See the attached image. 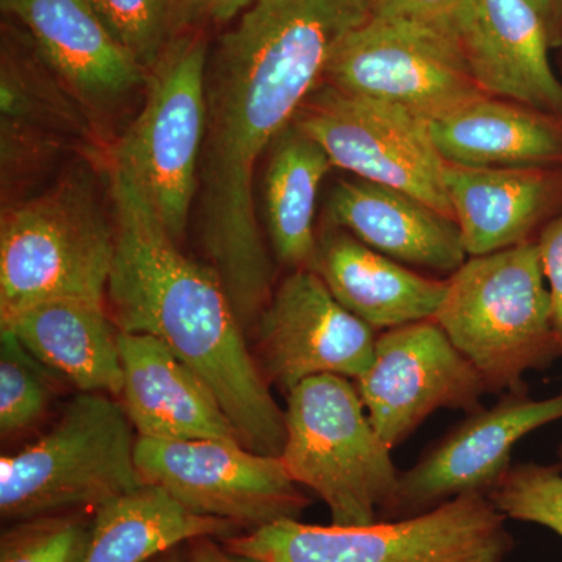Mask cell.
Masks as SVG:
<instances>
[{"label":"cell","mask_w":562,"mask_h":562,"mask_svg":"<svg viewBox=\"0 0 562 562\" xmlns=\"http://www.w3.org/2000/svg\"><path fill=\"white\" fill-rule=\"evenodd\" d=\"M341 40L317 0H254L210 50L199 241L247 336L273 294L255 209L257 165L324 81Z\"/></svg>","instance_id":"6da1fadb"},{"label":"cell","mask_w":562,"mask_h":562,"mask_svg":"<svg viewBox=\"0 0 562 562\" xmlns=\"http://www.w3.org/2000/svg\"><path fill=\"white\" fill-rule=\"evenodd\" d=\"M109 184L116 232L106 288L111 319L121 331L166 344L213 390L247 449L280 457L286 417L220 277L181 254L132 177L110 161Z\"/></svg>","instance_id":"7a4b0ae2"},{"label":"cell","mask_w":562,"mask_h":562,"mask_svg":"<svg viewBox=\"0 0 562 562\" xmlns=\"http://www.w3.org/2000/svg\"><path fill=\"white\" fill-rule=\"evenodd\" d=\"M432 319L490 392L528 391L525 373L562 357L536 239L465 260Z\"/></svg>","instance_id":"3957f363"},{"label":"cell","mask_w":562,"mask_h":562,"mask_svg":"<svg viewBox=\"0 0 562 562\" xmlns=\"http://www.w3.org/2000/svg\"><path fill=\"white\" fill-rule=\"evenodd\" d=\"M116 254L94 177L83 166L9 210L0 225V324L33 305L85 301L105 305Z\"/></svg>","instance_id":"277c9868"},{"label":"cell","mask_w":562,"mask_h":562,"mask_svg":"<svg viewBox=\"0 0 562 562\" xmlns=\"http://www.w3.org/2000/svg\"><path fill=\"white\" fill-rule=\"evenodd\" d=\"M286 441L280 460L299 486L319 495L336 527L379 522L401 472L373 427L355 383L317 375L288 394Z\"/></svg>","instance_id":"5b68a950"},{"label":"cell","mask_w":562,"mask_h":562,"mask_svg":"<svg viewBox=\"0 0 562 562\" xmlns=\"http://www.w3.org/2000/svg\"><path fill=\"white\" fill-rule=\"evenodd\" d=\"M484 494H462L430 512L366 527L283 519L222 539L265 562H505L514 538Z\"/></svg>","instance_id":"8992f818"},{"label":"cell","mask_w":562,"mask_h":562,"mask_svg":"<svg viewBox=\"0 0 562 562\" xmlns=\"http://www.w3.org/2000/svg\"><path fill=\"white\" fill-rule=\"evenodd\" d=\"M124 405L80 392L49 432L0 460V516L35 519L102 503L143 484Z\"/></svg>","instance_id":"52a82bcc"},{"label":"cell","mask_w":562,"mask_h":562,"mask_svg":"<svg viewBox=\"0 0 562 562\" xmlns=\"http://www.w3.org/2000/svg\"><path fill=\"white\" fill-rule=\"evenodd\" d=\"M209 55L201 35L173 41L147 70L143 110L110 150V162L132 177L177 243L187 233L198 198Z\"/></svg>","instance_id":"ba28073f"},{"label":"cell","mask_w":562,"mask_h":562,"mask_svg":"<svg viewBox=\"0 0 562 562\" xmlns=\"http://www.w3.org/2000/svg\"><path fill=\"white\" fill-rule=\"evenodd\" d=\"M324 81L347 94L402 106L428 122L486 94L452 33L380 14L342 41Z\"/></svg>","instance_id":"9c48e42d"},{"label":"cell","mask_w":562,"mask_h":562,"mask_svg":"<svg viewBox=\"0 0 562 562\" xmlns=\"http://www.w3.org/2000/svg\"><path fill=\"white\" fill-rule=\"evenodd\" d=\"M294 124L319 143L333 168L386 184L452 217L430 122L402 106L347 94L322 81Z\"/></svg>","instance_id":"30bf717a"},{"label":"cell","mask_w":562,"mask_h":562,"mask_svg":"<svg viewBox=\"0 0 562 562\" xmlns=\"http://www.w3.org/2000/svg\"><path fill=\"white\" fill-rule=\"evenodd\" d=\"M135 461L143 483L160 486L192 513L243 530L299 519L308 506L280 457L244 443L138 438Z\"/></svg>","instance_id":"8fae6325"},{"label":"cell","mask_w":562,"mask_h":562,"mask_svg":"<svg viewBox=\"0 0 562 562\" xmlns=\"http://www.w3.org/2000/svg\"><path fill=\"white\" fill-rule=\"evenodd\" d=\"M355 387L369 419L394 450L441 408H483L487 386L435 319L380 333L371 368Z\"/></svg>","instance_id":"7c38bea8"},{"label":"cell","mask_w":562,"mask_h":562,"mask_svg":"<svg viewBox=\"0 0 562 562\" xmlns=\"http://www.w3.org/2000/svg\"><path fill=\"white\" fill-rule=\"evenodd\" d=\"M251 333L262 373L286 395L312 376L360 379L371 368L379 339L312 269L284 277Z\"/></svg>","instance_id":"4fadbf2b"},{"label":"cell","mask_w":562,"mask_h":562,"mask_svg":"<svg viewBox=\"0 0 562 562\" xmlns=\"http://www.w3.org/2000/svg\"><path fill=\"white\" fill-rule=\"evenodd\" d=\"M560 419L562 392L549 398L506 392L497 405L468 414L412 469L401 472L394 501L380 520L417 516L462 494H490L512 468L516 443Z\"/></svg>","instance_id":"5bb4252c"},{"label":"cell","mask_w":562,"mask_h":562,"mask_svg":"<svg viewBox=\"0 0 562 562\" xmlns=\"http://www.w3.org/2000/svg\"><path fill=\"white\" fill-rule=\"evenodd\" d=\"M454 36L487 95L562 117V80L550 61L552 40L530 0H469Z\"/></svg>","instance_id":"9a60e30c"},{"label":"cell","mask_w":562,"mask_h":562,"mask_svg":"<svg viewBox=\"0 0 562 562\" xmlns=\"http://www.w3.org/2000/svg\"><path fill=\"white\" fill-rule=\"evenodd\" d=\"M122 405L138 438L244 443L216 394L166 344L149 335H120Z\"/></svg>","instance_id":"2e32d148"},{"label":"cell","mask_w":562,"mask_h":562,"mask_svg":"<svg viewBox=\"0 0 562 562\" xmlns=\"http://www.w3.org/2000/svg\"><path fill=\"white\" fill-rule=\"evenodd\" d=\"M31 33L43 60L81 102L116 105L147 72L111 35L91 0H0Z\"/></svg>","instance_id":"e0dca14e"},{"label":"cell","mask_w":562,"mask_h":562,"mask_svg":"<svg viewBox=\"0 0 562 562\" xmlns=\"http://www.w3.org/2000/svg\"><path fill=\"white\" fill-rule=\"evenodd\" d=\"M447 194L469 257L531 241L562 211V166L465 168L446 165Z\"/></svg>","instance_id":"ac0fdd59"},{"label":"cell","mask_w":562,"mask_h":562,"mask_svg":"<svg viewBox=\"0 0 562 562\" xmlns=\"http://www.w3.org/2000/svg\"><path fill=\"white\" fill-rule=\"evenodd\" d=\"M327 216L333 227L408 268L452 276L468 260L457 221L386 184L339 180Z\"/></svg>","instance_id":"d6986e66"},{"label":"cell","mask_w":562,"mask_h":562,"mask_svg":"<svg viewBox=\"0 0 562 562\" xmlns=\"http://www.w3.org/2000/svg\"><path fill=\"white\" fill-rule=\"evenodd\" d=\"M310 269L376 331L432 319L447 292V280L420 276L333 225L317 236Z\"/></svg>","instance_id":"ffe728a7"},{"label":"cell","mask_w":562,"mask_h":562,"mask_svg":"<svg viewBox=\"0 0 562 562\" xmlns=\"http://www.w3.org/2000/svg\"><path fill=\"white\" fill-rule=\"evenodd\" d=\"M22 346L80 392L121 397V330L102 303L49 301L2 322Z\"/></svg>","instance_id":"44dd1931"},{"label":"cell","mask_w":562,"mask_h":562,"mask_svg":"<svg viewBox=\"0 0 562 562\" xmlns=\"http://www.w3.org/2000/svg\"><path fill=\"white\" fill-rule=\"evenodd\" d=\"M436 149L447 165L465 168L562 166V117L484 94L430 122Z\"/></svg>","instance_id":"7402d4cb"},{"label":"cell","mask_w":562,"mask_h":562,"mask_svg":"<svg viewBox=\"0 0 562 562\" xmlns=\"http://www.w3.org/2000/svg\"><path fill=\"white\" fill-rule=\"evenodd\" d=\"M83 562H149L192 539L231 538L243 528L184 508L160 486L143 483L94 509Z\"/></svg>","instance_id":"603a6c76"},{"label":"cell","mask_w":562,"mask_h":562,"mask_svg":"<svg viewBox=\"0 0 562 562\" xmlns=\"http://www.w3.org/2000/svg\"><path fill=\"white\" fill-rule=\"evenodd\" d=\"M331 168L324 147L294 122L269 149L262 179L266 232L277 261L291 271L312 268L317 195Z\"/></svg>","instance_id":"cb8c5ba5"},{"label":"cell","mask_w":562,"mask_h":562,"mask_svg":"<svg viewBox=\"0 0 562 562\" xmlns=\"http://www.w3.org/2000/svg\"><path fill=\"white\" fill-rule=\"evenodd\" d=\"M111 35L149 70L190 22L187 0H91Z\"/></svg>","instance_id":"d4e9b609"},{"label":"cell","mask_w":562,"mask_h":562,"mask_svg":"<svg viewBox=\"0 0 562 562\" xmlns=\"http://www.w3.org/2000/svg\"><path fill=\"white\" fill-rule=\"evenodd\" d=\"M54 372L7 328L0 333V431L3 438L33 427L54 397Z\"/></svg>","instance_id":"484cf974"},{"label":"cell","mask_w":562,"mask_h":562,"mask_svg":"<svg viewBox=\"0 0 562 562\" xmlns=\"http://www.w3.org/2000/svg\"><path fill=\"white\" fill-rule=\"evenodd\" d=\"M487 497L506 519L541 525L562 538L561 462L514 464Z\"/></svg>","instance_id":"4316f807"},{"label":"cell","mask_w":562,"mask_h":562,"mask_svg":"<svg viewBox=\"0 0 562 562\" xmlns=\"http://www.w3.org/2000/svg\"><path fill=\"white\" fill-rule=\"evenodd\" d=\"M92 522L72 514L21 520L2 532L0 562H83Z\"/></svg>","instance_id":"83f0119b"},{"label":"cell","mask_w":562,"mask_h":562,"mask_svg":"<svg viewBox=\"0 0 562 562\" xmlns=\"http://www.w3.org/2000/svg\"><path fill=\"white\" fill-rule=\"evenodd\" d=\"M372 14L403 18L452 33L469 0H368ZM457 38V36H454Z\"/></svg>","instance_id":"f1b7e54d"},{"label":"cell","mask_w":562,"mask_h":562,"mask_svg":"<svg viewBox=\"0 0 562 562\" xmlns=\"http://www.w3.org/2000/svg\"><path fill=\"white\" fill-rule=\"evenodd\" d=\"M543 276L552 301L553 328L562 346V211L539 232Z\"/></svg>","instance_id":"f546056e"},{"label":"cell","mask_w":562,"mask_h":562,"mask_svg":"<svg viewBox=\"0 0 562 562\" xmlns=\"http://www.w3.org/2000/svg\"><path fill=\"white\" fill-rule=\"evenodd\" d=\"M254 0H187L190 22H228L238 18Z\"/></svg>","instance_id":"4dcf8cb0"},{"label":"cell","mask_w":562,"mask_h":562,"mask_svg":"<svg viewBox=\"0 0 562 562\" xmlns=\"http://www.w3.org/2000/svg\"><path fill=\"white\" fill-rule=\"evenodd\" d=\"M187 562H265L258 558L247 557V554L232 552L224 546V542H216V538L203 536V538L192 539L190 549H188Z\"/></svg>","instance_id":"1f68e13d"},{"label":"cell","mask_w":562,"mask_h":562,"mask_svg":"<svg viewBox=\"0 0 562 562\" xmlns=\"http://www.w3.org/2000/svg\"><path fill=\"white\" fill-rule=\"evenodd\" d=\"M530 2L546 22L552 46H558L562 43V0H530Z\"/></svg>","instance_id":"d6a6232c"},{"label":"cell","mask_w":562,"mask_h":562,"mask_svg":"<svg viewBox=\"0 0 562 562\" xmlns=\"http://www.w3.org/2000/svg\"><path fill=\"white\" fill-rule=\"evenodd\" d=\"M149 562H187L183 561V557H181V553L179 552V547H176V549L168 550V552L158 554V557H155L154 560H150Z\"/></svg>","instance_id":"836d02e7"},{"label":"cell","mask_w":562,"mask_h":562,"mask_svg":"<svg viewBox=\"0 0 562 562\" xmlns=\"http://www.w3.org/2000/svg\"><path fill=\"white\" fill-rule=\"evenodd\" d=\"M558 460H560L562 464V442L560 443V447H558Z\"/></svg>","instance_id":"e575fe53"},{"label":"cell","mask_w":562,"mask_h":562,"mask_svg":"<svg viewBox=\"0 0 562 562\" xmlns=\"http://www.w3.org/2000/svg\"><path fill=\"white\" fill-rule=\"evenodd\" d=\"M561 74H562V65H561Z\"/></svg>","instance_id":"d590c367"}]
</instances>
